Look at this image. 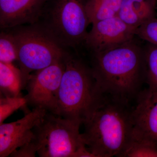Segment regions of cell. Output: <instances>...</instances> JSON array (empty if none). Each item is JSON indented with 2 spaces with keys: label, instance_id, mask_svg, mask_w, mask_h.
Returning <instances> with one entry per match:
<instances>
[{
  "label": "cell",
  "instance_id": "8992f818",
  "mask_svg": "<svg viewBox=\"0 0 157 157\" xmlns=\"http://www.w3.org/2000/svg\"><path fill=\"white\" fill-rule=\"evenodd\" d=\"M87 0H52L48 25L45 29L61 45L84 44L90 22Z\"/></svg>",
  "mask_w": 157,
  "mask_h": 157
},
{
  "label": "cell",
  "instance_id": "ffe728a7",
  "mask_svg": "<svg viewBox=\"0 0 157 157\" xmlns=\"http://www.w3.org/2000/svg\"><path fill=\"white\" fill-rule=\"evenodd\" d=\"M37 153L36 146L32 140L14 151L10 156L16 157H36Z\"/></svg>",
  "mask_w": 157,
  "mask_h": 157
},
{
  "label": "cell",
  "instance_id": "9c48e42d",
  "mask_svg": "<svg viewBox=\"0 0 157 157\" xmlns=\"http://www.w3.org/2000/svg\"><path fill=\"white\" fill-rule=\"evenodd\" d=\"M47 111L39 107L33 108L20 119L0 124V157L10 156L13 152L33 140V129Z\"/></svg>",
  "mask_w": 157,
  "mask_h": 157
},
{
  "label": "cell",
  "instance_id": "7a4b0ae2",
  "mask_svg": "<svg viewBox=\"0 0 157 157\" xmlns=\"http://www.w3.org/2000/svg\"><path fill=\"white\" fill-rule=\"evenodd\" d=\"M130 103L103 94L85 120L82 138L95 157H120L132 140L133 107Z\"/></svg>",
  "mask_w": 157,
  "mask_h": 157
},
{
  "label": "cell",
  "instance_id": "3957f363",
  "mask_svg": "<svg viewBox=\"0 0 157 157\" xmlns=\"http://www.w3.org/2000/svg\"><path fill=\"white\" fill-rule=\"evenodd\" d=\"M64 63L53 113L82 124L98 104L102 93L97 86L91 67L82 59L67 53Z\"/></svg>",
  "mask_w": 157,
  "mask_h": 157
},
{
  "label": "cell",
  "instance_id": "277c9868",
  "mask_svg": "<svg viewBox=\"0 0 157 157\" xmlns=\"http://www.w3.org/2000/svg\"><path fill=\"white\" fill-rule=\"evenodd\" d=\"M77 121L47 111L33 129V139L40 157H77L86 146Z\"/></svg>",
  "mask_w": 157,
  "mask_h": 157
},
{
  "label": "cell",
  "instance_id": "52a82bcc",
  "mask_svg": "<svg viewBox=\"0 0 157 157\" xmlns=\"http://www.w3.org/2000/svg\"><path fill=\"white\" fill-rule=\"evenodd\" d=\"M64 58L31 74L25 86L27 104L54 113L64 71Z\"/></svg>",
  "mask_w": 157,
  "mask_h": 157
},
{
  "label": "cell",
  "instance_id": "4fadbf2b",
  "mask_svg": "<svg viewBox=\"0 0 157 157\" xmlns=\"http://www.w3.org/2000/svg\"><path fill=\"white\" fill-rule=\"evenodd\" d=\"M0 87L1 91L9 94L8 97L21 95L23 83L20 68L12 63L0 62Z\"/></svg>",
  "mask_w": 157,
  "mask_h": 157
},
{
  "label": "cell",
  "instance_id": "7c38bea8",
  "mask_svg": "<svg viewBox=\"0 0 157 157\" xmlns=\"http://www.w3.org/2000/svg\"><path fill=\"white\" fill-rule=\"evenodd\" d=\"M157 0H122L117 16L124 22L137 29L156 17Z\"/></svg>",
  "mask_w": 157,
  "mask_h": 157
},
{
  "label": "cell",
  "instance_id": "ac0fdd59",
  "mask_svg": "<svg viewBox=\"0 0 157 157\" xmlns=\"http://www.w3.org/2000/svg\"><path fill=\"white\" fill-rule=\"evenodd\" d=\"M27 104L25 97L21 95L8 97L0 100V124L15 111Z\"/></svg>",
  "mask_w": 157,
  "mask_h": 157
},
{
  "label": "cell",
  "instance_id": "e0dca14e",
  "mask_svg": "<svg viewBox=\"0 0 157 157\" xmlns=\"http://www.w3.org/2000/svg\"><path fill=\"white\" fill-rule=\"evenodd\" d=\"M17 59V47L13 34L2 32L0 35V62L12 63Z\"/></svg>",
  "mask_w": 157,
  "mask_h": 157
},
{
  "label": "cell",
  "instance_id": "5b68a950",
  "mask_svg": "<svg viewBox=\"0 0 157 157\" xmlns=\"http://www.w3.org/2000/svg\"><path fill=\"white\" fill-rule=\"evenodd\" d=\"M23 87L31 73L48 67L64 58L62 45L45 29L27 27L13 32Z\"/></svg>",
  "mask_w": 157,
  "mask_h": 157
},
{
  "label": "cell",
  "instance_id": "9a60e30c",
  "mask_svg": "<svg viewBox=\"0 0 157 157\" xmlns=\"http://www.w3.org/2000/svg\"><path fill=\"white\" fill-rule=\"evenodd\" d=\"M121 157H157V143L132 137Z\"/></svg>",
  "mask_w": 157,
  "mask_h": 157
},
{
  "label": "cell",
  "instance_id": "ba28073f",
  "mask_svg": "<svg viewBox=\"0 0 157 157\" xmlns=\"http://www.w3.org/2000/svg\"><path fill=\"white\" fill-rule=\"evenodd\" d=\"M84 44L92 53L102 52L128 42L136 36V29L118 16L93 23Z\"/></svg>",
  "mask_w": 157,
  "mask_h": 157
},
{
  "label": "cell",
  "instance_id": "d6986e66",
  "mask_svg": "<svg viewBox=\"0 0 157 157\" xmlns=\"http://www.w3.org/2000/svg\"><path fill=\"white\" fill-rule=\"evenodd\" d=\"M135 35L139 39L157 45V17L149 20L136 29Z\"/></svg>",
  "mask_w": 157,
  "mask_h": 157
},
{
  "label": "cell",
  "instance_id": "5bb4252c",
  "mask_svg": "<svg viewBox=\"0 0 157 157\" xmlns=\"http://www.w3.org/2000/svg\"><path fill=\"white\" fill-rule=\"evenodd\" d=\"M122 0H87L86 11L91 24L117 16Z\"/></svg>",
  "mask_w": 157,
  "mask_h": 157
},
{
  "label": "cell",
  "instance_id": "6da1fadb",
  "mask_svg": "<svg viewBox=\"0 0 157 157\" xmlns=\"http://www.w3.org/2000/svg\"><path fill=\"white\" fill-rule=\"evenodd\" d=\"M136 38L109 50L92 53L90 66L101 93L129 103L136 100L146 82L144 45Z\"/></svg>",
  "mask_w": 157,
  "mask_h": 157
},
{
  "label": "cell",
  "instance_id": "8fae6325",
  "mask_svg": "<svg viewBox=\"0 0 157 157\" xmlns=\"http://www.w3.org/2000/svg\"><path fill=\"white\" fill-rule=\"evenodd\" d=\"M48 0H0V25L12 28L33 23L39 18Z\"/></svg>",
  "mask_w": 157,
  "mask_h": 157
},
{
  "label": "cell",
  "instance_id": "30bf717a",
  "mask_svg": "<svg viewBox=\"0 0 157 157\" xmlns=\"http://www.w3.org/2000/svg\"><path fill=\"white\" fill-rule=\"evenodd\" d=\"M132 109L133 137L157 143V91L148 87L136 98Z\"/></svg>",
  "mask_w": 157,
  "mask_h": 157
},
{
  "label": "cell",
  "instance_id": "2e32d148",
  "mask_svg": "<svg viewBox=\"0 0 157 157\" xmlns=\"http://www.w3.org/2000/svg\"><path fill=\"white\" fill-rule=\"evenodd\" d=\"M146 83L149 89L157 91V45L147 42L144 45Z\"/></svg>",
  "mask_w": 157,
  "mask_h": 157
}]
</instances>
